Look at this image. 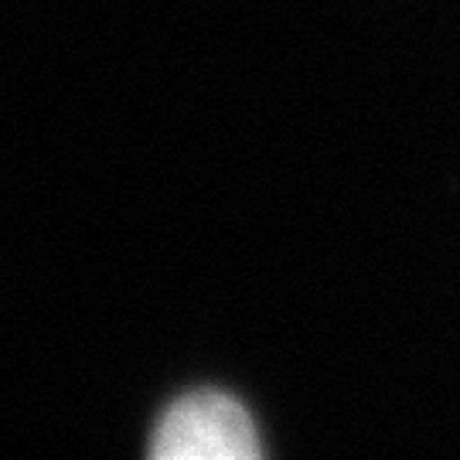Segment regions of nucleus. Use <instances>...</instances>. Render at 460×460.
Here are the masks:
<instances>
[{"instance_id":"1","label":"nucleus","mask_w":460,"mask_h":460,"mask_svg":"<svg viewBox=\"0 0 460 460\" xmlns=\"http://www.w3.org/2000/svg\"><path fill=\"white\" fill-rule=\"evenodd\" d=\"M150 454L157 460H256L263 450L243 402L205 389L161 416Z\"/></svg>"}]
</instances>
